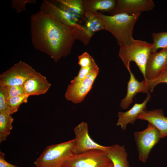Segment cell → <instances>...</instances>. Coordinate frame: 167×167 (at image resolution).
Segmentation results:
<instances>
[{"instance_id": "cell-6", "label": "cell", "mask_w": 167, "mask_h": 167, "mask_svg": "<svg viewBox=\"0 0 167 167\" xmlns=\"http://www.w3.org/2000/svg\"><path fill=\"white\" fill-rule=\"evenodd\" d=\"M111 162L105 152L92 150L74 155L66 161L62 167H107Z\"/></svg>"}, {"instance_id": "cell-5", "label": "cell", "mask_w": 167, "mask_h": 167, "mask_svg": "<svg viewBox=\"0 0 167 167\" xmlns=\"http://www.w3.org/2000/svg\"><path fill=\"white\" fill-rule=\"evenodd\" d=\"M40 10L49 14L57 19L71 28L74 31L76 40L84 42L88 36L82 20L67 13L56 5L53 0H44L41 3Z\"/></svg>"}, {"instance_id": "cell-24", "label": "cell", "mask_w": 167, "mask_h": 167, "mask_svg": "<svg viewBox=\"0 0 167 167\" xmlns=\"http://www.w3.org/2000/svg\"><path fill=\"white\" fill-rule=\"evenodd\" d=\"M99 68L96 64L90 66L80 67L78 75L71 81V83H76L85 79L89 74Z\"/></svg>"}, {"instance_id": "cell-21", "label": "cell", "mask_w": 167, "mask_h": 167, "mask_svg": "<svg viewBox=\"0 0 167 167\" xmlns=\"http://www.w3.org/2000/svg\"><path fill=\"white\" fill-rule=\"evenodd\" d=\"M13 121L11 115L0 113V143L5 141L10 134Z\"/></svg>"}, {"instance_id": "cell-32", "label": "cell", "mask_w": 167, "mask_h": 167, "mask_svg": "<svg viewBox=\"0 0 167 167\" xmlns=\"http://www.w3.org/2000/svg\"></svg>"}, {"instance_id": "cell-22", "label": "cell", "mask_w": 167, "mask_h": 167, "mask_svg": "<svg viewBox=\"0 0 167 167\" xmlns=\"http://www.w3.org/2000/svg\"><path fill=\"white\" fill-rule=\"evenodd\" d=\"M153 46L151 53L160 49H167V31L154 33L152 35Z\"/></svg>"}, {"instance_id": "cell-27", "label": "cell", "mask_w": 167, "mask_h": 167, "mask_svg": "<svg viewBox=\"0 0 167 167\" xmlns=\"http://www.w3.org/2000/svg\"><path fill=\"white\" fill-rule=\"evenodd\" d=\"M78 64L82 68L89 67L96 64L93 58L86 52L78 56Z\"/></svg>"}, {"instance_id": "cell-14", "label": "cell", "mask_w": 167, "mask_h": 167, "mask_svg": "<svg viewBox=\"0 0 167 167\" xmlns=\"http://www.w3.org/2000/svg\"><path fill=\"white\" fill-rule=\"evenodd\" d=\"M51 86L46 77L36 71L25 81L23 86L25 93L29 96L45 94Z\"/></svg>"}, {"instance_id": "cell-23", "label": "cell", "mask_w": 167, "mask_h": 167, "mask_svg": "<svg viewBox=\"0 0 167 167\" xmlns=\"http://www.w3.org/2000/svg\"><path fill=\"white\" fill-rule=\"evenodd\" d=\"M28 97L25 94L7 99V104L10 114L16 112L21 104L26 103Z\"/></svg>"}, {"instance_id": "cell-18", "label": "cell", "mask_w": 167, "mask_h": 167, "mask_svg": "<svg viewBox=\"0 0 167 167\" xmlns=\"http://www.w3.org/2000/svg\"><path fill=\"white\" fill-rule=\"evenodd\" d=\"M105 153L111 160L113 167H129L127 160V153L124 145L113 144L109 146Z\"/></svg>"}, {"instance_id": "cell-25", "label": "cell", "mask_w": 167, "mask_h": 167, "mask_svg": "<svg viewBox=\"0 0 167 167\" xmlns=\"http://www.w3.org/2000/svg\"><path fill=\"white\" fill-rule=\"evenodd\" d=\"M147 81L151 92L153 91L158 84L162 83L167 84V69L164 70L154 78Z\"/></svg>"}, {"instance_id": "cell-1", "label": "cell", "mask_w": 167, "mask_h": 167, "mask_svg": "<svg viewBox=\"0 0 167 167\" xmlns=\"http://www.w3.org/2000/svg\"><path fill=\"white\" fill-rule=\"evenodd\" d=\"M31 41L34 47L56 62L71 53L75 40L72 29L40 10L30 18Z\"/></svg>"}, {"instance_id": "cell-15", "label": "cell", "mask_w": 167, "mask_h": 167, "mask_svg": "<svg viewBox=\"0 0 167 167\" xmlns=\"http://www.w3.org/2000/svg\"><path fill=\"white\" fill-rule=\"evenodd\" d=\"M147 95L145 99L142 103L136 102L128 111L125 112H118V119L116 125L120 126L122 130L125 131L128 124H134L139 115L147 110V104L151 98L149 93Z\"/></svg>"}, {"instance_id": "cell-8", "label": "cell", "mask_w": 167, "mask_h": 167, "mask_svg": "<svg viewBox=\"0 0 167 167\" xmlns=\"http://www.w3.org/2000/svg\"><path fill=\"white\" fill-rule=\"evenodd\" d=\"M36 71L24 62L19 61L0 75V86H23Z\"/></svg>"}, {"instance_id": "cell-33", "label": "cell", "mask_w": 167, "mask_h": 167, "mask_svg": "<svg viewBox=\"0 0 167 167\" xmlns=\"http://www.w3.org/2000/svg\"><path fill=\"white\" fill-rule=\"evenodd\" d=\"M166 69H167V68H166Z\"/></svg>"}, {"instance_id": "cell-28", "label": "cell", "mask_w": 167, "mask_h": 167, "mask_svg": "<svg viewBox=\"0 0 167 167\" xmlns=\"http://www.w3.org/2000/svg\"><path fill=\"white\" fill-rule=\"evenodd\" d=\"M0 113L11 114L7 104V99L2 86H0Z\"/></svg>"}, {"instance_id": "cell-3", "label": "cell", "mask_w": 167, "mask_h": 167, "mask_svg": "<svg viewBox=\"0 0 167 167\" xmlns=\"http://www.w3.org/2000/svg\"><path fill=\"white\" fill-rule=\"evenodd\" d=\"M119 46L118 56L127 70L130 69V63L134 62L144 79L146 66L151 53L153 43L134 40L131 44L121 45Z\"/></svg>"}, {"instance_id": "cell-9", "label": "cell", "mask_w": 167, "mask_h": 167, "mask_svg": "<svg viewBox=\"0 0 167 167\" xmlns=\"http://www.w3.org/2000/svg\"><path fill=\"white\" fill-rule=\"evenodd\" d=\"M87 123L82 122L74 129L75 135V144L72 149L74 155L82 154L92 150H99L106 152L109 146L101 145L94 141L88 134Z\"/></svg>"}, {"instance_id": "cell-2", "label": "cell", "mask_w": 167, "mask_h": 167, "mask_svg": "<svg viewBox=\"0 0 167 167\" xmlns=\"http://www.w3.org/2000/svg\"><path fill=\"white\" fill-rule=\"evenodd\" d=\"M96 13L104 22V30L113 35L119 45L129 44L133 41L135 40L132 35L133 28L141 13L132 15L120 13L109 15L101 12Z\"/></svg>"}, {"instance_id": "cell-10", "label": "cell", "mask_w": 167, "mask_h": 167, "mask_svg": "<svg viewBox=\"0 0 167 167\" xmlns=\"http://www.w3.org/2000/svg\"><path fill=\"white\" fill-rule=\"evenodd\" d=\"M99 72V69L89 74L85 79L76 83H70L66 90V99L75 104L81 102L91 90Z\"/></svg>"}, {"instance_id": "cell-29", "label": "cell", "mask_w": 167, "mask_h": 167, "mask_svg": "<svg viewBox=\"0 0 167 167\" xmlns=\"http://www.w3.org/2000/svg\"><path fill=\"white\" fill-rule=\"evenodd\" d=\"M35 1L31 0H13L12 1L11 6L16 10L17 13H19L26 11L27 3H34Z\"/></svg>"}, {"instance_id": "cell-4", "label": "cell", "mask_w": 167, "mask_h": 167, "mask_svg": "<svg viewBox=\"0 0 167 167\" xmlns=\"http://www.w3.org/2000/svg\"><path fill=\"white\" fill-rule=\"evenodd\" d=\"M75 139L47 146L34 163L36 167H62L74 155Z\"/></svg>"}, {"instance_id": "cell-20", "label": "cell", "mask_w": 167, "mask_h": 167, "mask_svg": "<svg viewBox=\"0 0 167 167\" xmlns=\"http://www.w3.org/2000/svg\"><path fill=\"white\" fill-rule=\"evenodd\" d=\"M60 8L67 13L83 20L84 11L83 0H53Z\"/></svg>"}, {"instance_id": "cell-30", "label": "cell", "mask_w": 167, "mask_h": 167, "mask_svg": "<svg viewBox=\"0 0 167 167\" xmlns=\"http://www.w3.org/2000/svg\"><path fill=\"white\" fill-rule=\"evenodd\" d=\"M0 167H18L11 164L5 159L4 153L0 151Z\"/></svg>"}, {"instance_id": "cell-7", "label": "cell", "mask_w": 167, "mask_h": 167, "mask_svg": "<svg viewBox=\"0 0 167 167\" xmlns=\"http://www.w3.org/2000/svg\"><path fill=\"white\" fill-rule=\"evenodd\" d=\"M134 136L139 154V160L145 163L152 149L161 138L160 133L152 124L148 122L145 130L135 132Z\"/></svg>"}, {"instance_id": "cell-26", "label": "cell", "mask_w": 167, "mask_h": 167, "mask_svg": "<svg viewBox=\"0 0 167 167\" xmlns=\"http://www.w3.org/2000/svg\"><path fill=\"white\" fill-rule=\"evenodd\" d=\"M2 87L4 89L7 99L11 97L25 94L23 86Z\"/></svg>"}, {"instance_id": "cell-31", "label": "cell", "mask_w": 167, "mask_h": 167, "mask_svg": "<svg viewBox=\"0 0 167 167\" xmlns=\"http://www.w3.org/2000/svg\"><path fill=\"white\" fill-rule=\"evenodd\" d=\"M107 167H113V164L111 162L108 166Z\"/></svg>"}, {"instance_id": "cell-34", "label": "cell", "mask_w": 167, "mask_h": 167, "mask_svg": "<svg viewBox=\"0 0 167 167\" xmlns=\"http://www.w3.org/2000/svg\"></svg>"}, {"instance_id": "cell-19", "label": "cell", "mask_w": 167, "mask_h": 167, "mask_svg": "<svg viewBox=\"0 0 167 167\" xmlns=\"http://www.w3.org/2000/svg\"><path fill=\"white\" fill-rule=\"evenodd\" d=\"M83 20L84 28L91 38L96 32L105 29L104 22L96 13L84 11Z\"/></svg>"}, {"instance_id": "cell-12", "label": "cell", "mask_w": 167, "mask_h": 167, "mask_svg": "<svg viewBox=\"0 0 167 167\" xmlns=\"http://www.w3.org/2000/svg\"><path fill=\"white\" fill-rule=\"evenodd\" d=\"M128 71L130 77L127 83V92L120 104V107L125 110L129 108L130 105L133 103V98L137 94L143 93L147 94L150 91L147 80L144 79L139 81L135 78L131 69Z\"/></svg>"}, {"instance_id": "cell-11", "label": "cell", "mask_w": 167, "mask_h": 167, "mask_svg": "<svg viewBox=\"0 0 167 167\" xmlns=\"http://www.w3.org/2000/svg\"><path fill=\"white\" fill-rule=\"evenodd\" d=\"M155 6L152 0H116L115 8L111 15L120 13L141 14L151 11Z\"/></svg>"}, {"instance_id": "cell-13", "label": "cell", "mask_w": 167, "mask_h": 167, "mask_svg": "<svg viewBox=\"0 0 167 167\" xmlns=\"http://www.w3.org/2000/svg\"><path fill=\"white\" fill-rule=\"evenodd\" d=\"M167 67V49L151 53L146 64L144 79L150 80L165 70Z\"/></svg>"}, {"instance_id": "cell-17", "label": "cell", "mask_w": 167, "mask_h": 167, "mask_svg": "<svg viewBox=\"0 0 167 167\" xmlns=\"http://www.w3.org/2000/svg\"><path fill=\"white\" fill-rule=\"evenodd\" d=\"M116 3V0H83V7L84 11L107 12L111 15Z\"/></svg>"}, {"instance_id": "cell-16", "label": "cell", "mask_w": 167, "mask_h": 167, "mask_svg": "<svg viewBox=\"0 0 167 167\" xmlns=\"http://www.w3.org/2000/svg\"><path fill=\"white\" fill-rule=\"evenodd\" d=\"M137 119L147 121L152 124L160 132L161 138L167 136V117L162 109L146 110L139 114Z\"/></svg>"}]
</instances>
